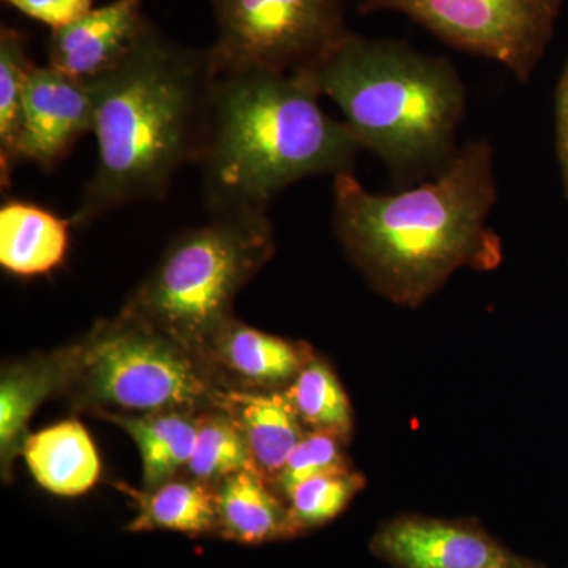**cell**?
<instances>
[{
    "instance_id": "1",
    "label": "cell",
    "mask_w": 568,
    "mask_h": 568,
    "mask_svg": "<svg viewBox=\"0 0 568 568\" xmlns=\"http://www.w3.org/2000/svg\"><path fill=\"white\" fill-rule=\"evenodd\" d=\"M334 179L336 237L394 304L416 308L459 268L503 263V242L488 224L497 200L488 141L467 142L443 173L405 192H368L354 174Z\"/></svg>"
},
{
    "instance_id": "2",
    "label": "cell",
    "mask_w": 568,
    "mask_h": 568,
    "mask_svg": "<svg viewBox=\"0 0 568 568\" xmlns=\"http://www.w3.org/2000/svg\"><path fill=\"white\" fill-rule=\"evenodd\" d=\"M215 71L207 50L183 47L149 22L115 69L88 82L97 163L70 222L84 230L142 201H162L197 163Z\"/></svg>"
},
{
    "instance_id": "3",
    "label": "cell",
    "mask_w": 568,
    "mask_h": 568,
    "mask_svg": "<svg viewBox=\"0 0 568 568\" xmlns=\"http://www.w3.org/2000/svg\"><path fill=\"white\" fill-rule=\"evenodd\" d=\"M320 99L297 73H215L196 163L211 215L268 211L304 179L353 174L361 144Z\"/></svg>"
},
{
    "instance_id": "4",
    "label": "cell",
    "mask_w": 568,
    "mask_h": 568,
    "mask_svg": "<svg viewBox=\"0 0 568 568\" xmlns=\"http://www.w3.org/2000/svg\"><path fill=\"white\" fill-rule=\"evenodd\" d=\"M297 74L338 104L361 148L396 181L435 178L457 155L466 89L447 59L351 32L324 62Z\"/></svg>"
},
{
    "instance_id": "5",
    "label": "cell",
    "mask_w": 568,
    "mask_h": 568,
    "mask_svg": "<svg viewBox=\"0 0 568 568\" xmlns=\"http://www.w3.org/2000/svg\"><path fill=\"white\" fill-rule=\"evenodd\" d=\"M274 254L268 211L216 213L173 237L122 310L201 355Z\"/></svg>"
},
{
    "instance_id": "6",
    "label": "cell",
    "mask_w": 568,
    "mask_h": 568,
    "mask_svg": "<svg viewBox=\"0 0 568 568\" xmlns=\"http://www.w3.org/2000/svg\"><path fill=\"white\" fill-rule=\"evenodd\" d=\"M80 342V361L62 394L78 413L200 414L223 387L203 355L123 310Z\"/></svg>"
},
{
    "instance_id": "7",
    "label": "cell",
    "mask_w": 568,
    "mask_h": 568,
    "mask_svg": "<svg viewBox=\"0 0 568 568\" xmlns=\"http://www.w3.org/2000/svg\"><path fill=\"white\" fill-rule=\"evenodd\" d=\"M216 39L207 50L215 73H301L347 39L343 0H209Z\"/></svg>"
},
{
    "instance_id": "8",
    "label": "cell",
    "mask_w": 568,
    "mask_h": 568,
    "mask_svg": "<svg viewBox=\"0 0 568 568\" xmlns=\"http://www.w3.org/2000/svg\"><path fill=\"white\" fill-rule=\"evenodd\" d=\"M559 0H361L358 13L396 11L459 51L528 81L551 36Z\"/></svg>"
},
{
    "instance_id": "9",
    "label": "cell",
    "mask_w": 568,
    "mask_h": 568,
    "mask_svg": "<svg viewBox=\"0 0 568 568\" xmlns=\"http://www.w3.org/2000/svg\"><path fill=\"white\" fill-rule=\"evenodd\" d=\"M369 548L392 568H548L511 551L474 519L399 515L379 526Z\"/></svg>"
},
{
    "instance_id": "10",
    "label": "cell",
    "mask_w": 568,
    "mask_h": 568,
    "mask_svg": "<svg viewBox=\"0 0 568 568\" xmlns=\"http://www.w3.org/2000/svg\"><path fill=\"white\" fill-rule=\"evenodd\" d=\"M88 133H93L91 85L50 63L33 67L22 95L14 164L54 170Z\"/></svg>"
},
{
    "instance_id": "11",
    "label": "cell",
    "mask_w": 568,
    "mask_h": 568,
    "mask_svg": "<svg viewBox=\"0 0 568 568\" xmlns=\"http://www.w3.org/2000/svg\"><path fill=\"white\" fill-rule=\"evenodd\" d=\"M315 354L308 343L265 334L235 317L201 353L223 387L260 392L286 390Z\"/></svg>"
},
{
    "instance_id": "12",
    "label": "cell",
    "mask_w": 568,
    "mask_h": 568,
    "mask_svg": "<svg viewBox=\"0 0 568 568\" xmlns=\"http://www.w3.org/2000/svg\"><path fill=\"white\" fill-rule=\"evenodd\" d=\"M142 6L144 0H112L71 24L52 29L48 63L82 82H91L115 69L151 22L144 17Z\"/></svg>"
},
{
    "instance_id": "13",
    "label": "cell",
    "mask_w": 568,
    "mask_h": 568,
    "mask_svg": "<svg viewBox=\"0 0 568 568\" xmlns=\"http://www.w3.org/2000/svg\"><path fill=\"white\" fill-rule=\"evenodd\" d=\"M81 342L50 353L32 354L2 366L0 373V470L2 480L13 477L14 462L21 455L29 422L44 399L63 394L77 369Z\"/></svg>"
},
{
    "instance_id": "14",
    "label": "cell",
    "mask_w": 568,
    "mask_h": 568,
    "mask_svg": "<svg viewBox=\"0 0 568 568\" xmlns=\"http://www.w3.org/2000/svg\"><path fill=\"white\" fill-rule=\"evenodd\" d=\"M213 407L223 409L237 425L254 467L274 487L291 452L306 435L286 390L222 387L216 390Z\"/></svg>"
},
{
    "instance_id": "15",
    "label": "cell",
    "mask_w": 568,
    "mask_h": 568,
    "mask_svg": "<svg viewBox=\"0 0 568 568\" xmlns=\"http://www.w3.org/2000/svg\"><path fill=\"white\" fill-rule=\"evenodd\" d=\"M219 534L242 545L297 537L290 507L260 470L245 469L215 485Z\"/></svg>"
},
{
    "instance_id": "16",
    "label": "cell",
    "mask_w": 568,
    "mask_h": 568,
    "mask_svg": "<svg viewBox=\"0 0 568 568\" xmlns=\"http://www.w3.org/2000/svg\"><path fill=\"white\" fill-rule=\"evenodd\" d=\"M21 455L37 484L55 496L85 495L102 473L92 437L78 420L31 433Z\"/></svg>"
},
{
    "instance_id": "17",
    "label": "cell",
    "mask_w": 568,
    "mask_h": 568,
    "mask_svg": "<svg viewBox=\"0 0 568 568\" xmlns=\"http://www.w3.org/2000/svg\"><path fill=\"white\" fill-rule=\"evenodd\" d=\"M70 219L24 201L0 209V265L18 276L47 275L69 253Z\"/></svg>"
},
{
    "instance_id": "18",
    "label": "cell",
    "mask_w": 568,
    "mask_h": 568,
    "mask_svg": "<svg viewBox=\"0 0 568 568\" xmlns=\"http://www.w3.org/2000/svg\"><path fill=\"white\" fill-rule=\"evenodd\" d=\"M97 418L123 429L138 446L142 462V489L160 487L185 473L197 435V414L185 410L130 414L102 413Z\"/></svg>"
},
{
    "instance_id": "19",
    "label": "cell",
    "mask_w": 568,
    "mask_h": 568,
    "mask_svg": "<svg viewBox=\"0 0 568 568\" xmlns=\"http://www.w3.org/2000/svg\"><path fill=\"white\" fill-rule=\"evenodd\" d=\"M126 493L138 508L129 526L132 532L171 530L192 537L219 534L215 485L181 474L160 487Z\"/></svg>"
},
{
    "instance_id": "20",
    "label": "cell",
    "mask_w": 568,
    "mask_h": 568,
    "mask_svg": "<svg viewBox=\"0 0 568 568\" xmlns=\"http://www.w3.org/2000/svg\"><path fill=\"white\" fill-rule=\"evenodd\" d=\"M295 413L310 432H324L349 443L354 429V414L345 387L332 366L313 355L286 388Z\"/></svg>"
},
{
    "instance_id": "21",
    "label": "cell",
    "mask_w": 568,
    "mask_h": 568,
    "mask_svg": "<svg viewBox=\"0 0 568 568\" xmlns=\"http://www.w3.org/2000/svg\"><path fill=\"white\" fill-rule=\"evenodd\" d=\"M245 469H256L244 436L220 407L197 414V435L186 476L216 485ZM257 470V469H256Z\"/></svg>"
},
{
    "instance_id": "22",
    "label": "cell",
    "mask_w": 568,
    "mask_h": 568,
    "mask_svg": "<svg viewBox=\"0 0 568 568\" xmlns=\"http://www.w3.org/2000/svg\"><path fill=\"white\" fill-rule=\"evenodd\" d=\"M36 67L28 54L24 33L0 29V185L9 189L20 132L22 95L29 73Z\"/></svg>"
},
{
    "instance_id": "23",
    "label": "cell",
    "mask_w": 568,
    "mask_h": 568,
    "mask_svg": "<svg viewBox=\"0 0 568 568\" xmlns=\"http://www.w3.org/2000/svg\"><path fill=\"white\" fill-rule=\"evenodd\" d=\"M365 487V477L355 470L323 474L310 478L287 497L297 536L334 521Z\"/></svg>"
},
{
    "instance_id": "24",
    "label": "cell",
    "mask_w": 568,
    "mask_h": 568,
    "mask_svg": "<svg viewBox=\"0 0 568 568\" xmlns=\"http://www.w3.org/2000/svg\"><path fill=\"white\" fill-rule=\"evenodd\" d=\"M345 446V440L331 433L306 432L276 477L275 491L287 500L291 493L310 478L349 470Z\"/></svg>"
},
{
    "instance_id": "25",
    "label": "cell",
    "mask_w": 568,
    "mask_h": 568,
    "mask_svg": "<svg viewBox=\"0 0 568 568\" xmlns=\"http://www.w3.org/2000/svg\"><path fill=\"white\" fill-rule=\"evenodd\" d=\"M26 17L43 22L52 29L63 28L80 20L93 9V0H3Z\"/></svg>"
},
{
    "instance_id": "26",
    "label": "cell",
    "mask_w": 568,
    "mask_h": 568,
    "mask_svg": "<svg viewBox=\"0 0 568 568\" xmlns=\"http://www.w3.org/2000/svg\"><path fill=\"white\" fill-rule=\"evenodd\" d=\"M559 129H568V69L560 81L558 92Z\"/></svg>"
},
{
    "instance_id": "27",
    "label": "cell",
    "mask_w": 568,
    "mask_h": 568,
    "mask_svg": "<svg viewBox=\"0 0 568 568\" xmlns=\"http://www.w3.org/2000/svg\"><path fill=\"white\" fill-rule=\"evenodd\" d=\"M559 153L568 186V129H559Z\"/></svg>"
}]
</instances>
